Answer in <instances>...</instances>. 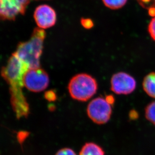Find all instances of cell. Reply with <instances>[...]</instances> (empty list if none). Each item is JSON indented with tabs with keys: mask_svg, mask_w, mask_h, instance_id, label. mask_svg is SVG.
Masks as SVG:
<instances>
[{
	"mask_svg": "<svg viewBox=\"0 0 155 155\" xmlns=\"http://www.w3.org/2000/svg\"><path fill=\"white\" fill-rule=\"evenodd\" d=\"M79 155H104L103 149L94 143H88L84 145Z\"/></svg>",
	"mask_w": 155,
	"mask_h": 155,
	"instance_id": "obj_10",
	"label": "cell"
},
{
	"mask_svg": "<svg viewBox=\"0 0 155 155\" xmlns=\"http://www.w3.org/2000/svg\"><path fill=\"white\" fill-rule=\"evenodd\" d=\"M81 24L85 29H91L94 26V23L90 19H81Z\"/></svg>",
	"mask_w": 155,
	"mask_h": 155,
	"instance_id": "obj_14",
	"label": "cell"
},
{
	"mask_svg": "<svg viewBox=\"0 0 155 155\" xmlns=\"http://www.w3.org/2000/svg\"></svg>",
	"mask_w": 155,
	"mask_h": 155,
	"instance_id": "obj_21",
	"label": "cell"
},
{
	"mask_svg": "<svg viewBox=\"0 0 155 155\" xmlns=\"http://www.w3.org/2000/svg\"><path fill=\"white\" fill-rule=\"evenodd\" d=\"M143 91L149 97L155 98V72L147 75L143 81Z\"/></svg>",
	"mask_w": 155,
	"mask_h": 155,
	"instance_id": "obj_9",
	"label": "cell"
},
{
	"mask_svg": "<svg viewBox=\"0 0 155 155\" xmlns=\"http://www.w3.org/2000/svg\"><path fill=\"white\" fill-rule=\"evenodd\" d=\"M0 16L2 20H15L19 14H25L26 8L32 0H0Z\"/></svg>",
	"mask_w": 155,
	"mask_h": 155,
	"instance_id": "obj_6",
	"label": "cell"
},
{
	"mask_svg": "<svg viewBox=\"0 0 155 155\" xmlns=\"http://www.w3.org/2000/svg\"><path fill=\"white\" fill-rule=\"evenodd\" d=\"M55 155H76L74 152L69 148H63L57 152Z\"/></svg>",
	"mask_w": 155,
	"mask_h": 155,
	"instance_id": "obj_16",
	"label": "cell"
},
{
	"mask_svg": "<svg viewBox=\"0 0 155 155\" xmlns=\"http://www.w3.org/2000/svg\"><path fill=\"white\" fill-rule=\"evenodd\" d=\"M129 118L130 119V120H136V119H138V117H139V114H138V113L136 110H130V113H129Z\"/></svg>",
	"mask_w": 155,
	"mask_h": 155,
	"instance_id": "obj_17",
	"label": "cell"
},
{
	"mask_svg": "<svg viewBox=\"0 0 155 155\" xmlns=\"http://www.w3.org/2000/svg\"><path fill=\"white\" fill-rule=\"evenodd\" d=\"M145 116L148 121L155 126V101L149 103L146 107Z\"/></svg>",
	"mask_w": 155,
	"mask_h": 155,
	"instance_id": "obj_11",
	"label": "cell"
},
{
	"mask_svg": "<svg viewBox=\"0 0 155 155\" xmlns=\"http://www.w3.org/2000/svg\"><path fill=\"white\" fill-rule=\"evenodd\" d=\"M68 89L72 98L78 101H86L97 92V84L90 75L81 73L72 78Z\"/></svg>",
	"mask_w": 155,
	"mask_h": 155,
	"instance_id": "obj_3",
	"label": "cell"
},
{
	"mask_svg": "<svg viewBox=\"0 0 155 155\" xmlns=\"http://www.w3.org/2000/svg\"><path fill=\"white\" fill-rule=\"evenodd\" d=\"M45 98L49 101H54L56 100V94L52 91H48L45 93Z\"/></svg>",
	"mask_w": 155,
	"mask_h": 155,
	"instance_id": "obj_15",
	"label": "cell"
},
{
	"mask_svg": "<svg viewBox=\"0 0 155 155\" xmlns=\"http://www.w3.org/2000/svg\"><path fill=\"white\" fill-rule=\"evenodd\" d=\"M30 68L14 52L6 66L2 68L1 75L9 85L11 104L18 119L26 117L29 114V104L23 93V78Z\"/></svg>",
	"mask_w": 155,
	"mask_h": 155,
	"instance_id": "obj_1",
	"label": "cell"
},
{
	"mask_svg": "<svg viewBox=\"0 0 155 155\" xmlns=\"http://www.w3.org/2000/svg\"><path fill=\"white\" fill-rule=\"evenodd\" d=\"M28 134L26 132H21L18 135V139L20 143H22L23 140H24L26 138L27 136H28Z\"/></svg>",
	"mask_w": 155,
	"mask_h": 155,
	"instance_id": "obj_18",
	"label": "cell"
},
{
	"mask_svg": "<svg viewBox=\"0 0 155 155\" xmlns=\"http://www.w3.org/2000/svg\"><path fill=\"white\" fill-rule=\"evenodd\" d=\"M34 18L38 27L42 29L52 27L56 22L55 11L47 5L38 6L35 9Z\"/></svg>",
	"mask_w": 155,
	"mask_h": 155,
	"instance_id": "obj_8",
	"label": "cell"
},
{
	"mask_svg": "<svg viewBox=\"0 0 155 155\" xmlns=\"http://www.w3.org/2000/svg\"><path fill=\"white\" fill-rule=\"evenodd\" d=\"M87 113L94 123L98 124L107 123L112 114L111 105L105 98L98 97L92 100L88 105Z\"/></svg>",
	"mask_w": 155,
	"mask_h": 155,
	"instance_id": "obj_4",
	"label": "cell"
},
{
	"mask_svg": "<svg viewBox=\"0 0 155 155\" xmlns=\"http://www.w3.org/2000/svg\"><path fill=\"white\" fill-rule=\"evenodd\" d=\"M105 99L107 102L108 104H110V105L114 104V101H115L114 97H113V95H107V97H105Z\"/></svg>",
	"mask_w": 155,
	"mask_h": 155,
	"instance_id": "obj_19",
	"label": "cell"
},
{
	"mask_svg": "<svg viewBox=\"0 0 155 155\" xmlns=\"http://www.w3.org/2000/svg\"><path fill=\"white\" fill-rule=\"evenodd\" d=\"M49 78L47 72L41 68H30L23 78L24 85L29 91L39 92L48 87Z\"/></svg>",
	"mask_w": 155,
	"mask_h": 155,
	"instance_id": "obj_5",
	"label": "cell"
},
{
	"mask_svg": "<svg viewBox=\"0 0 155 155\" xmlns=\"http://www.w3.org/2000/svg\"><path fill=\"white\" fill-rule=\"evenodd\" d=\"M127 0H103L107 7L113 10L120 9L126 5Z\"/></svg>",
	"mask_w": 155,
	"mask_h": 155,
	"instance_id": "obj_12",
	"label": "cell"
},
{
	"mask_svg": "<svg viewBox=\"0 0 155 155\" xmlns=\"http://www.w3.org/2000/svg\"><path fill=\"white\" fill-rule=\"evenodd\" d=\"M46 35L44 29L35 28L28 41L19 43L17 45L15 52L30 68H40V58Z\"/></svg>",
	"mask_w": 155,
	"mask_h": 155,
	"instance_id": "obj_2",
	"label": "cell"
},
{
	"mask_svg": "<svg viewBox=\"0 0 155 155\" xmlns=\"http://www.w3.org/2000/svg\"><path fill=\"white\" fill-rule=\"evenodd\" d=\"M110 89L117 94L128 95L136 88L135 78L127 73L120 72L113 75L110 81Z\"/></svg>",
	"mask_w": 155,
	"mask_h": 155,
	"instance_id": "obj_7",
	"label": "cell"
},
{
	"mask_svg": "<svg viewBox=\"0 0 155 155\" xmlns=\"http://www.w3.org/2000/svg\"><path fill=\"white\" fill-rule=\"evenodd\" d=\"M148 31L151 38L155 41V17L150 22L148 26Z\"/></svg>",
	"mask_w": 155,
	"mask_h": 155,
	"instance_id": "obj_13",
	"label": "cell"
},
{
	"mask_svg": "<svg viewBox=\"0 0 155 155\" xmlns=\"http://www.w3.org/2000/svg\"><path fill=\"white\" fill-rule=\"evenodd\" d=\"M149 13L150 15L152 16L155 17V8H152L149 9Z\"/></svg>",
	"mask_w": 155,
	"mask_h": 155,
	"instance_id": "obj_20",
	"label": "cell"
}]
</instances>
